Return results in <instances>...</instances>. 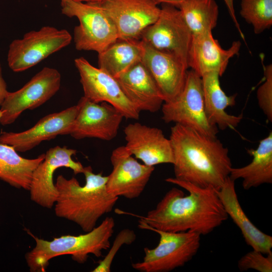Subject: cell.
<instances>
[{"label":"cell","mask_w":272,"mask_h":272,"mask_svg":"<svg viewBox=\"0 0 272 272\" xmlns=\"http://www.w3.org/2000/svg\"><path fill=\"white\" fill-rule=\"evenodd\" d=\"M161 5L158 19L144 31L140 40L157 50L174 55L188 67L192 34L178 8L167 4Z\"/></svg>","instance_id":"9"},{"label":"cell","mask_w":272,"mask_h":272,"mask_svg":"<svg viewBox=\"0 0 272 272\" xmlns=\"http://www.w3.org/2000/svg\"><path fill=\"white\" fill-rule=\"evenodd\" d=\"M240 15L259 34L272 25V0H241Z\"/></svg>","instance_id":"27"},{"label":"cell","mask_w":272,"mask_h":272,"mask_svg":"<svg viewBox=\"0 0 272 272\" xmlns=\"http://www.w3.org/2000/svg\"><path fill=\"white\" fill-rule=\"evenodd\" d=\"M61 75L55 69L44 67L21 89L8 92L0 108V123L12 124L27 109H34L52 98L59 90Z\"/></svg>","instance_id":"10"},{"label":"cell","mask_w":272,"mask_h":272,"mask_svg":"<svg viewBox=\"0 0 272 272\" xmlns=\"http://www.w3.org/2000/svg\"><path fill=\"white\" fill-rule=\"evenodd\" d=\"M77 2L91 3H101L105 0H74Z\"/></svg>","instance_id":"34"},{"label":"cell","mask_w":272,"mask_h":272,"mask_svg":"<svg viewBox=\"0 0 272 272\" xmlns=\"http://www.w3.org/2000/svg\"><path fill=\"white\" fill-rule=\"evenodd\" d=\"M114 226V219L107 217L91 231L77 236L63 235L48 241L29 233L36 242L35 246L25 254L30 271H45L49 260L60 255H70L73 260L80 264L87 261L89 254L101 257L103 250L110 247Z\"/></svg>","instance_id":"4"},{"label":"cell","mask_w":272,"mask_h":272,"mask_svg":"<svg viewBox=\"0 0 272 272\" xmlns=\"http://www.w3.org/2000/svg\"><path fill=\"white\" fill-rule=\"evenodd\" d=\"M65 1L66 0H61V5H63Z\"/></svg>","instance_id":"35"},{"label":"cell","mask_w":272,"mask_h":272,"mask_svg":"<svg viewBox=\"0 0 272 272\" xmlns=\"http://www.w3.org/2000/svg\"><path fill=\"white\" fill-rule=\"evenodd\" d=\"M144 52L141 40L118 39L98 53V67L116 78L142 60Z\"/></svg>","instance_id":"25"},{"label":"cell","mask_w":272,"mask_h":272,"mask_svg":"<svg viewBox=\"0 0 272 272\" xmlns=\"http://www.w3.org/2000/svg\"><path fill=\"white\" fill-rule=\"evenodd\" d=\"M83 174L85 177L83 186L75 177L57 176L54 212L57 217L75 223L88 232L96 227L101 217L112 211L119 197L107 192V176L95 174L90 166L85 167Z\"/></svg>","instance_id":"3"},{"label":"cell","mask_w":272,"mask_h":272,"mask_svg":"<svg viewBox=\"0 0 272 272\" xmlns=\"http://www.w3.org/2000/svg\"><path fill=\"white\" fill-rule=\"evenodd\" d=\"M263 66L264 82L256 92L258 104L269 121H272V65Z\"/></svg>","instance_id":"29"},{"label":"cell","mask_w":272,"mask_h":272,"mask_svg":"<svg viewBox=\"0 0 272 272\" xmlns=\"http://www.w3.org/2000/svg\"><path fill=\"white\" fill-rule=\"evenodd\" d=\"M8 92L6 82L3 76L2 69L0 63V106L2 104Z\"/></svg>","instance_id":"32"},{"label":"cell","mask_w":272,"mask_h":272,"mask_svg":"<svg viewBox=\"0 0 272 272\" xmlns=\"http://www.w3.org/2000/svg\"><path fill=\"white\" fill-rule=\"evenodd\" d=\"M157 3L159 4H167L174 6L178 8L179 6L182 2L186 0H154Z\"/></svg>","instance_id":"33"},{"label":"cell","mask_w":272,"mask_h":272,"mask_svg":"<svg viewBox=\"0 0 272 272\" xmlns=\"http://www.w3.org/2000/svg\"><path fill=\"white\" fill-rule=\"evenodd\" d=\"M227 8L229 14L238 31L243 40H245L244 34L240 28V25L237 19L234 7V0H224Z\"/></svg>","instance_id":"31"},{"label":"cell","mask_w":272,"mask_h":272,"mask_svg":"<svg viewBox=\"0 0 272 272\" xmlns=\"http://www.w3.org/2000/svg\"><path fill=\"white\" fill-rule=\"evenodd\" d=\"M76 153L75 149L58 146L46 152L44 159L32 174L29 191L33 201L45 208L51 209L53 207L58 192L53 177L55 170L59 168H69L75 174L83 173L85 167L72 159Z\"/></svg>","instance_id":"12"},{"label":"cell","mask_w":272,"mask_h":272,"mask_svg":"<svg viewBox=\"0 0 272 272\" xmlns=\"http://www.w3.org/2000/svg\"><path fill=\"white\" fill-rule=\"evenodd\" d=\"M238 267L241 271L251 269L259 272H271L272 252L266 255L252 250L239 259Z\"/></svg>","instance_id":"28"},{"label":"cell","mask_w":272,"mask_h":272,"mask_svg":"<svg viewBox=\"0 0 272 272\" xmlns=\"http://www.w3.org/2000/svg\"><path fill=\"white\" fill-rule=\"evenodd\" d=\"M160 236L157 246L144 248L143 260L132 267L142 272H168L184 266L197 253L201 235L192 231L170 232L152 229Z\"/></svg>","instance_id":"6"},{"label":"cell","mask_w":272,"mask_h":272,"mask_svg":"<svg viewBox=\"0 0 272 272\" xmlns=\"http://www.w3.org/2000/svg\"><path fill=\"white\" fill-rule=\"evenodd\" d=\"M241 45L240 41H235L228 49H224L214 38L212 31L192 35L188 67L200 77L210 72H217L221 77L230 59L239 53Z\"/></svg>","instance_id":"19"},{"label":"cell","mask_w":272,"mask_h":272,"mask_svg":"<svg viewBox=\"0 0 272 272\" xmlns=\"http://www.w3.org/2000/svg\"><path fill=\"white\" fill-rule=\"evenodd\" d=\"M127 150L143 164L154 166L174 163V156L169 139L157 127L139 122L130 123L124 130Z\"/></svg>","instance_id":"17"},{"label":"cell","mask_w":272,"mask_h":272,"mask_svg":"<svg viewBox=\"0 0 272 272\" xmlns=\"http://www.w3.org/2000/svg\"><path fill=\"white\" fill-rule=\"evenodd\" d=\"M136 239V235L133 230L129 229H123L121 231L113 244V247L109 251L105 258L101 260L98 266L93 270V272H109L111 271V266L115 254L123 244H130Z\"/></svg>","instance_id":"30"},{"label":"cell","mask_w":272,"mask_h":272,"mask_svg":"<svg viewBox=\"0 0 272 272\" xmlns=\"http://www.w3.org/2000/svg\"><path fill=\"white\" fill-rule=\"evenodd\" d=\"M77 105L78 112L69 134L76 140L90 138L107 141L116 137L124 118L117 109L108 103H95L84 96Z\"/></svg>","instance_id":"13"},{"label":"cell","mask_w":272,"mask_h":272,"mask_svg":"<svg viewBox=\"0 0 272 272\" xmlns=\"http://www.w3.org/2000/svg\"><path fill=\"white\" fill-rule=\"evenodd\" d=\"M161 109L165 122H174L206 135L217 137L219 129L210 123L206 116L201 77L192 70L187 71L179 94L173 100L164 102Z\"/></svg>","instance_id":"7"},{"label":"cell","mask_w":272,"mask_h":272,"mask_svg":"<svg viewBox=\"0 0 272 272\" xmlns=\"http://www.w3.org/2000/svg\"><path fill=\"white\" fill-rule=\"evenodd\" d=\"M115 78L127 98L140 112L154 113L161 108L164 97L142 60Z\"/></svg>","instance_id":"20"},{"label":"cell","mask_w":272,"mask_h":272,"mask_svg":"<svg viewBox=\"0 0 272 272\" xmlns=\"http://www.w3.org/2000/svg\"><path fill=\"white\" fill-rule=\"evenodd\" d=\"M144 43L142 61L155 81L164 102L170 101L182 91L188 68L174 55Z\"/></svg>","instance_id":"18"},{"label":"cell","mask_w":272,"mask_h":272,"mask_svg":"<svg viewBox=\"0 0 272 272\" xmlns=\"http://www.w3.org/2000/svg\"><path fill=\"white\" fill-rule=\"evenodd\" d=\"M74 61L84 97L95 103H108L126 119L139 118L141 112L127 98L115 78L92 65L83 57L76 58Z\"/></svg>","instance_id":"11"},{"label":"cell","mask_w":272,"mask_h":272,"mask_svg":"<svg viewBox=\"0 0 272 272\" xmlns=\"http://www.w3.org/2000/svg\"><path fill=\"white\" fill-rule=\"evenodd\" d=\"M165 181L186 190L188 195L176 187L170 189L146 215H135L140 218L139 228L170 232L189 231L206 235L228 219L216 190L199 187L174 177Z\"/></svg>","instance_id":"1"},{"label":"cell","mask_w":272,"mask_h":272,"mask_svg":"<svg viewBox=\"0 0 272 272\" xmlns=\"http://www.w3.org/2000/svg\"><path fill=\"white\" fill-rule=\"evenodd\" d=\"M78 110L77 104L48 114L41 118L33 127L23 131H2L0 143L12 146L17 152H25L43 141L51 140L58 135L69 134Z\"/></svg>","instance_id":"16"},{"label":"cell","mask_w":272,"mask_h":272,"mask_svg":"<svg viewBox=\"0 0 272 272\" xmlns=\"http://www.w3.org/2000/svg\"><path fill=\"white\" fill-rule=\"evenodd\" d=\"M169 139L175 179L201 188H221L232 167L228 149L217 137L175 123Z\"/></svg>","instance_id":"2"},{"label":"cell","mask_w":272,"mask_h":272,"mask_svg":"<svg viewBox=\"0 0 272 272\" xmlns=\"http://www.w3.org/2000/svg\"><path fill=\"white\" fill-rule=\"evenodd\" d=\"M216 192L228 217L239 228L246 244L264 254L272 252V237L260 231L247 217L239 201L235 181L229 177Z\"/></svg>","instance_id":"21"},{"label":"cell","mask_w":272,"mask_h":272,"mask_svg":"<svg viewBox=\"0 0 272 272\" xmlns=\"http://www.w3.org/2000/svg\"><path fill=\"white\" fill-rule=\"evenodd\" d=\"M61 6L63 15L79 21L74 30L77 50L98 54L119 39L114 23L99 3L66 0Z\"/></svg>","instance_id":"5"},{"label":"cell","mask_w":272,"mask_h":272,"mask_svg":"<svg viewBox=\"0 0 272 272\" xmlns=\"http://www.w3.org/2000/svg\"><path fill=\"white\" fill-rule=\"evenodd\" d=\"M252 157L248 165L232 168L229 177L234 181L242 179L245 190L272 183V132L261 140L256 149L247 150Z\"/></svg>","instance_id":"23"},{"label":"cell","mask_w":272,"mask_h":272,"mask_svg":"<svg viewBox=\"0 0 272 272\" xmlns=\"http://www.w3.org/2000/svg\"><path fill=\"white\" fill-rule=\"evenodd\" d=\"M99 4L114 23L120 39L140 40L161 12L154 0H105Z\"/></svg>","instance_id":"15"},{"label":"cell","mask_w":272,"mask_h":272,"mask_svg":"<svg viewBox=\"0 0 272 272\" xmlns=\"http://www.w3.org/2000/svg\"><path fill=\"white\" fill-rule=\"evenodd\" d=\"M17 152L12 146L0 143V179L14 187L29 190L33 173L45 154L26 159Z\"/></svg>","instance_id":"24"},{"label":"cell","mask_w":272,"mask_h":272,"mask_svg":"<svg viewBox=\"0 0 272 272\" xmlns=\"http://www.w3.org/2000/svg\"><path fill=\"white\" fill-rule=\"evenodd\" d=\"M72 36L65 29L45 26L25 34L10 44L7 55L9 67L14 72L26 71L52 54L68 46Z\"/></svg>","instance_id":"8"},{"label":"cell","mask_w":272,"mask_h":272,"mask_svg":"<svg viewBox=\"0 0 272 272\" xmlns=\"http://www.w3.org/2000/svg\"><path fill=\"white\" fill-rule=\"evenodd\" d=\"M220 77L217 72L206 73L201 77L206 116L210 123L218 129H234L243 119V114L227 113V107L235 105L237 95L228 96L224 92Z\"/></svg>","instance_id":"22"},{"label":"cell","mask_w":272,"mask_h":272,"mask_svg":"<svg viewBox=\"0 0 272 272\" xmlns=\"http://www.w3.org/2000/svg\"><path fill=\"white\" fill-rule=\"evenodd\" d=\"M110 161L112 170L107 176L106 188L111 195L128 199L139 197L154 170V166L139 163L125 146L115 149Z\"/></svg>","instance_id":"14"},{"label":"cell","mask_w":272,"mask_h":272,"mask_svg":"<svg viewBox=\"0 0 272 272\" xmlns=\"http://www.w3.org/2000/svg\"><path fill=\"white\" fill-rule=\"evenodd\" d=\"M178 8L192 35L212 31L217 24L219 7L215 0H186Z\"/></svg>","instance_id":"26"}]
</instances>
